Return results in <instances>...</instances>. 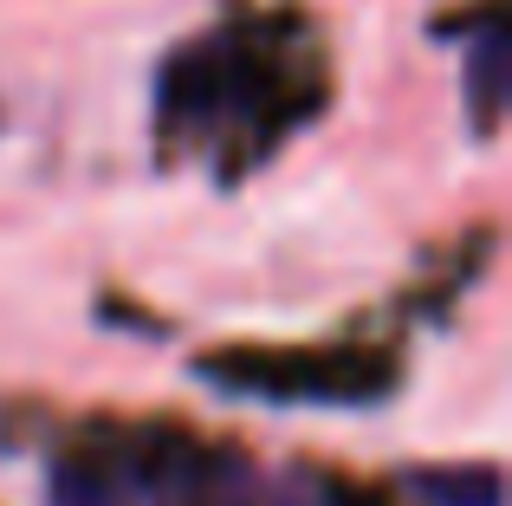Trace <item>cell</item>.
I'll use <instances>...</instances> for the list:
<instances>
[{
  "label": "cell",
  "mask_w": 512,
  "mask_h": 506,
  "mask_svg": "<svg viewBox=\"0 0 512 506\" xmlns=\"http://www.w3.org/2000/svg\"><path fill=\"white\" fill-rule=\"evenodd\" d=\"M59 506H124V494H117L111 481H98V474H59Z\"/></svg>",
  "instance_id": "2"
},
{
  "label": "cell",
  "mask_w": 512,
  "mask_h": 506,
  "mask_svg": "<svg viewBox=\"0 0 512 506\" xmlns=\"http://www.w3.org/2000/svg\"><path fill=\"white\" fill-rule=\"evenodd\" d=\"M415 494L428 506H500L506 481L487 461H461V468H422L415 474Z\"/></svg>",
  "instance_id": "1"
}]
</instances>
